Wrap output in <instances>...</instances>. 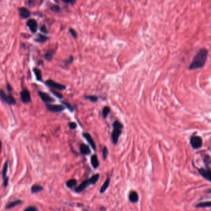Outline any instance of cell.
I'll return each instance as SVG.
<instances>
[{
	"instance_id": "6da1fadb",
	"label": "cell",
	"mask_w": 211,
	"mask_h": 211,
	"mask_svg": "<svg viewBox=\"0 0 211 211\" xmlns=\"http://www.w3.org/2000/svg\"><path fill=\"white\" fill-rule=\"evenodd\" d=\"M209 55V51L205 48L200 49L193 59L191 63L189 64V70H195L203 68L206 63Z\"/></svg>"
},
{
	"instance_id": "7a4b0ae2",
	"label": "cell",
	"mask_w": 211,
	"mask_h": 211,
	"mask_svg": "<svg viewBox=\"0 0 211 211\" xmlns=\"http://www.w3.org/2000/svg\"><path fill=\"white\" fill-rule=\"evenodd\" d=\"M113 131L111 135L112 143L114 145H116L118 143L120 136L122 133V129L123 125L119 121H115L113 123Z\"/></svg>"
},
{
	"instance_id": "3957f363",
	"label": "cell",
	"mask_w": 211,
	"mask_h": 211,
	"mask_svg": "<svg viewBox=\"0 0 211 211\" xmlns=\"http://www.w3.org/2000/svg\"><path fill=\"white\" fill-rule=\"evenodd\" d=\"M100 178V175L99 173H97L95 175H93L91 178H89L87 180H84L81 184L79 185V186L75 188V191L76 193H80L83 191L84 189L88 188L90 185H93L96 184L98 182Z\"/></svg>"
},
{
	"instance_id": "277c9868",
	"label": "cell",
	"mask_w": 211,
	"mask_h": 211,
	"mask_svg": "<svg viewBox=\"0 0 211 211\" xmlns=\"http://www.w3.org/2000/svg\"><path fill=\"white\" fill-rule=\"evenodd\" d=\"M0 99H1L4 103H5L9 105H14L16 103V99L13 95L11 94H6L5 91L3 90H0Z\"/></svg>"
},
{
	"instance_id": "5b68a950",
	"label": "cell",
	"mask_w": 211,
	"mask_h": 211,
	"mask_svg": "<svg viewBox=\"0 0 211 211\" xmlns=\"http://www.w3.org/2000/svg\"><path fill=\"white\" fill-rule=\"evenodd\" d=\"M190 144L194 149H199L202 146V139L200 136H193L190 138Z\"/></svg>"
},
{
	"instance_id": "8992f818",
	"label": "cell",
	"mask_w": 211,
	"mask_h": 211,
	"mask_svg": "<svg viewBox=\"0 0 211 211\" xmlns=\"http://www.w3.org/2000/svg\"><path fill=\"white\" fill-rule=\"evenodd\" d=\"M45 84L47 85V86H48V87L54 88V89H57V90H59V91H64L66 89V86H64V85L56 83V82H55V81L51 80V79L47 80L45 82Z\"/></svg>"
},
{
	"instance_id": "52a82bcc",
	"label": "cell",
	"mask_w": 211,
	"mask_h": 211,
	"mask_svg": "<svg viewBox=\"0 0 211 211\" xmlns=\"http://www.w3.org/2000/svg\"><path fill=\"white\" fill-rule=\"evenodd\" d=\"M46 107L48 110L53 113H60L65 110V107L62 105H52L50 103H47Z\"/></svg>"
},
{
	"instance_id": "ba28073f",
	"label": "cell",
	"mask_w": 211,
	"mask_h": 211,
	"mask_svg": "<svg viewBox=\"0 0 211 211\" xmlns=\"http://www.w3.org/2000/svg\"><path fill=\"white\" fill-rule=\"evenodd\" d=\"M38 95L43 102L46 103H51L54 102L55 101V99L53 98V97H51L49 94H47L46 92H44L42 91H39Z\"/></svg>"
},
{
	"instance_id": "9c48e42d",
	"label": "cell",
	"mask_w": 211,
	"mask_h": 211,
	"mask_svg": "<svg viewBox=\"0 0 211 211\" xmlns=\"http://www.w3.org/2000/svg\"><path fill=\"white\" fill-rule=\"evenodd\" d=\"M21 100L24 103H29L31 102V97L29 91L26 89H24L20 93Z\"/></svg>"
},
{
	"instance_id": "30bf717a",
	"label": "cell",
	"mask_w": 211,
	"mask_h": 211,
	"mask_svg": "<svg viewBox=\"0 0 211 211\" xmlns=\"http://www.w3.org/2000/svg\"><path fill=\"white\" fill-rule=\"evenodd\" d=\"M27 26L29 27L30 31L32 33L35 34L38 29V23L34 19H29L26 22Z\"/></svg>"
},
{
	"instance_id": "8fae6325",
	"label": "cell",
	"mask_w": 211,
	"mask_h": 211,
	"mask_svg": "<svg viewBox=\"0 0 211 211\" xmlns=\"http://www.w3.org/2000/svg\"><path fill=\"white\" fill-rule=\"evenodd\" d=\"M198 172L200 175L209 181H211V175H210V168H201L198 169Z\"/></svg>"
},
{
	"instance_id": "7c38bea8",
	"label": "cell",
	"mask_w": 211,
	"mask_h": 211,
	"mask_svg": "<svg viewBox=\"0 0 211 211\" xmlns=\"http://www.w3.org/2000/svg\"><path fill=\"white\" fill-rule=\"evenodd\" d=\"M19 13L20 17L22 19L29 18L30 16V11L26 7L19 8Z\"/></svg>"
},
{
	"instance_id": "4fadbf2b",
	"label": "cell",
	"mask_w": 211,
	"mask_h": 211,
	"mask_svg": "<svg viewBox=\"0 0 211 211\" xmlns=\"http://www.w3.org/2000/svg\"><path fill=\"white\" fill-rule=\"evenodd\" d=\"M83 137H84V138L86 139V140L88 142V143L91 145L92 148L94 150H95L96 149V145H95V143L94 139H92V136L87 133H83Z\"/></svg>"
},
{
	"instance_id": "5bb4252c",
	"label": "cell",
	"mask_w": 211,
	"mask_h": 211,
	"mask_svg": "<svg viewBox=\"0 0 211 211\" xmlns=\"http://www.w3.org/2000/svg\"><path fill=\"white\" fill-rule=\"evenodd\" d=\"M80 152L82 155L88 156L91 153V151L89 145L85 144H81L80 145Z\"/></svg>"
},
{
	"instance_id": "9a60e30c",
	"label": "cell",
	"mask_w": 211,
	"mask_h": 211,
	"mask_svg": "<svg viewBox=\"0 0 211 211\" xmlns=\"http://www.w3.org/2000/svg\"><path fill=\"white\" fill-rule=\"evenodd\" d=\"M139 195L137 194V192L135 191H131L130 193L129 194V200L133 204L137 203V202L139 201Z\"/></svg>"
},
{
	"instance_id": "2e32d148",
	"label": "cell",
	"mask_w": 211,
	"mask_h": 211,
	"mask_svg": "<svg viewBox=\"0 0 211 211\" xmlns=\"http://www.w3.org/2000/svg\"><path fill=\"white\" fill-rule=\"evenodd\" d=\"M91 165H92L93 168L94 169H96L99 167V166L100 165V162L98 159V157H97V155L95 154H94L91 156Z\"/></svg>"
},
{
	"instance_id": "e0dca14e",
	"label": "cell",
	"mask_w": 211,
	"mask_h": 211,
	"mask_svg": "<svg viewBox=\"0 0 211 211\" xmlns=\"http://www.w3.org/2000/svg\"><path fill=\"white\" fill-rule=\"evenodd\" d=\"M43 190V186H42L41 185H34L32 186L31 189H30L31 193L33 194L40 193V192L42 191Z\"/></svg>"
},
{
	"instance_id": "ac0fdd59",
	"label": "cell",
	"mask_w": 211,
	"mask_h": 211,
	"mask_svg": "<svg viewBox=\"0 0 211 211\" xmlns=\"http://www.w3.org/2000/svg\"><path fill=\"white\" fill-rule=\"evenodd\" d=\"M22 200H16L14 201L13 202H11L10 203L8 204L6 206V209H13L14 208H15L16 206H18L19 204H21L22 203Z\"/></svg>"
},
{
	"instance_id": "d6986e66",
	"label": "cell",
	"mask_w": 211,
	"mask_h": 211,
	"mask_svg": "<svg viewBox=\"0 0 211 211\" xmlns=\"http://www.w3.org/2000/svg\"><path fill=\"white\" fill-rule=\"evenodd\" d=\"M33 71L35 75L36 79L38 81H42V72L39 68H34L33 69Z\"/></svg>"
},
{
	"instance_id": "ffe728a7",
	"label": "cell",
	"mask_w": 211,
	"mask_h": 211,
	"mask_svg": "<svg viewBox=\"0 0 211 211\" xmlns=\"http://www.w3.org/2000/svg\"><path fill=\"white\" fill-rule=\"evenodd\" d=\"M77 184H78V182H77V180L76 179L69 180L66 182V186H67V188L70 189H72L73 188H74Z\"/></svg>"
},
{
	"instance_id": "44dd1931",
	"label": "cell",
	"mask_w": 211,
	"mask_h": 211,
	"mask_svg": "<svg viewBox=\"0 0 211 211\" xmlns=\"http://www.w3.org/2000/svg\"><path fill=\"white\" fill-rule=\"evenodd\" d=\"M110 179L109 178H108L107 179L105 180V183H103V185L102 186L100 189V193L102 194L105 191L107 190V189L108 188V186L110 185Z\"/></svg>"
},
{
	"instance_id": "7402d4cb",
	"label": "cell",
	"mask_w": 211,
	"mask_h": 211,
	"mask_svg": "<svg viewBox=\"0 0 211 211\" xmlns=\"http://www.w3.org/2000/svg\"><path fill=\"white\" fill-rule=\"evenodd\" d=\"M48 39V37H47L46 35H44L42 34H39L37 37V38L35 39V40L39 43H43L47 41Z\"/></svg>"
},
{
	"instance_id": "603a6c76",
	"label": "cell",
	"mask_w": 211,
	"mask_h": 211,
	"mask_svg": "<svg viewBox=\"0 0 211 211\" xmlns=\"http://www.w3.org/2000/svg\"><path fill=\"white\" fill-rule=\"evenodd\" d=\"M211 202L210 201L204 202H200L196 206V208H210Z\"/></svg>"
},
{
	"instance_id": "cb8c5ba5",
	"label": "cell",
	"mask_w": 211,
	"mask_h": 211,
	"mask_svg": "<svg viewBox=\"0 0 211 211\" xmlns=\"http://www.w3.org/2000/svg\"><path fill=\"white\" fill-rule=\"evenodd\" d=\"M8 167H9V163L8 162H6L5 165H4L3 167V172H2V178L3 180H5L6 178H7V170H8Z\"/></svg>"
},
{
	"instance_id": "d4e9b609",
	"label": "cell",
	"mask_w": 211,
	"mask_h": 211,
	"mask_svg": "<svg viewBox=\"0 0 211 211\" xmlns=\"http://www.w3.org/2000/svg\"><path fill=\"white\" fill-rule=\"evenodd\" d=\"M55 53V50H49L48 51H47L45 55V58L46 59V60L47 61H51L53 57V55Z\"/></svg>"
},
{
	"instance_id": "484cf974",
	"label": "cell",
	"mask_w": 211,
	"mask_h": 211,
	"mask_svg": "<svg viewBox=\"0 0 211 211\" xmlns=\"http://www.w3.org/2000/svg\"><path fill=\"white\" fill-rule=\"evenodd\" d=\"M110 112H111V109L108 106L104 107V108H103V110H102V115H103V118H107V116L110 114Z\"/></svg>"
},
{
	"instance_id": "4316f807",
	"label": "cell",
	"mask_w": 211,
	"mask_h": 211,
	"mask_svg": "<svg viewBox=\"0 0 211 211\" xmlns=\"http://www.w3.org/2000/svg\"><path fill=\"white\" fill-rule=\"evenodd\" d=\"M204 163L207 168H210V157L209 155H205L204 157Z\"/></svg>"
},
{
	"instance_id": "83f0119b",
	"label": "cell",
	"mask_w": 211,
	"mask_h": 211,
	"mask_svg": "<svg viewBox=\"0 0 211 211\" xmlns=\"http://www.w3.org/2000/svg\"><path fill=\"white\" fill-rule=\"evenodd\" d=\"M85 99L90 100L91 102H93V103L97 102L99 100L98 97L95 96V95H87V96L85 97Z\"/></svg>"
},
{
	"instance_id": "f1b7e54d",
	"label": "cell",
	"mask_w": 211,
	"mask_h": 211,
	"mask_svg": "<svg viewBox=\"0 0 211 211\" xmlns=\"http://www.w3.org/2000/svg\"><path fill=\"white\" fill-rule=\"evenodd\" d=\"M102 156H103V159L104 160H106V159H107V157L108 155V149L107 147H103V148L102 149Z\"/></svg>"
},
{
	"instance_id": "f546056e",
	"label": "cell",
	"mask_w": 211,
	"mask_h": 211,
	"mask_svg": "<svg viewBox=\"0 0 211 211\" xmlns=\"http://www.w3.org/2000/svg\"><path fill=\"white\" fill-rule=\"evenodd\" d=\"M62 102V103L64 105V106H65V108L66 107V108L69 110H70L71 112H73V111H74V108L73 107L71 104L68 103H67V102Z\"/></svg>"
},
{
	"instance_id": "4dcf8cb0",
	"label": "cell",
	"mask_w": 211,
	"mask_h": 211,
	"mask_svg": "<svg viewBox=\"0 0 211 211\" xmlns=\"http://www.w3.org/2000/svg\"><path fill=\"white\" fill-rule=\"evenodd\" d=\"M69 32H70L71 35L74 39H76L77 37H78V33H77V32L74 29H72V28H70V29H69Z\"/></svg>"
},
{
	"instance_id": "1f68e13d",
	"label": "cell",
	"mask_w": 211,
	"mask_h": 211,
	"mask_svg": "<svg viewBox=\"0 0 211 211\" xmlns=\"http://www.w3.org/2000/svg\"><path fill=\"white\" fill-rule=\"evenodd\" d=\"M62 1L66 4H68V5H74L77 0H62Z\"/></svg>"
},
{
	"instance_id": "d6a6232c",
	"label": "cell",
	"mask_w": 211,
	"mask_h": 211,
	"mask_svg": "<svg viewBox=\"0 0 211 211\" xmlns=\"http://www.w3.org/2000/svg\"><path fill=\"white\" fill-rule=\"evenodd\" d=\"M51 9L55 13H58L60 11V7L57 5H54L51 7Z\"/></svg>"
},
{
	"instance_id": "836d02e7",
	"label": "cell",
	"mask_w": 211,
	"mask_h": 211,
	"mask_svg": "<svg viewBox=\"0 0 211 211\" xmlns=\"http://www.w3.org/2000/svg\"><path fill=\"white\" fill-rule=\"evenodd\" d=\"M24 210L25 211H37V210H38V209L34 206H29V207H28V208L24 209Z\"/></svg>"
},
{
	"instance_id": "e575fe53",
	"label": "cell",
	"mask_w": 211,
	"mask_h": 211,
	"mask_svg": "<svg viewBox=\"0 0 211 211\" xmlns=\"http://www.w3.org/2000/svg\"><path fill=\"white\" fill-rule=\"evenodd\" d=\"M69 128H70L71 129H75L77 128V124L74 122H71L68 124Z\"/></svg>"
},
{
	"instance_id": "d590c367",
	"label": "cell",
	"mask_w": 211,
	"mask_h": 211,
	"mask_svg": "<svg viewBox=\"0 0 211 211\" xmlns=\"http://www.w3.org/2000/svg\"><path fill=\"white\" fill-rule=\"evenodd\" d=\"M51 92L53 93V95H55L56 97H58V99H62L63 98V95L62 94H61L60 93L57 92H56V91H53V90H51Z\"/></svg>"
},
{
	"instance_id": "8d00e7d4",
	"label": "cell",
	"mask_w": 211,
	"mask_h": 211,
	"mask_svg": "<svg viewBox=\"0 0 211 211\" xmlns=\"http://www.w3.org/2000/svg\"><path fill=\"white\" fill-rule=\"evenodd\" d=\"M73 61H74V57L72 56H71L70 58L66 62V65H70V64H71L73 62Z\"/></svg>"
},
{
	"instance_id": "74e56055",
	"label": "cell",
	"mask_w": 211,
	"mask_h": 211,
	"mask_svg": "<svg viewBox=\"0 0 211 211\" xmlns=\"http://www.w3.org/2000/svg\"><path fill=\"white\" fill-rule=\"evenodd\" d=\"M40 30H41V31L45 34H48V30H47V27L45 25H43L41 27H40Z\"/></svg>"
},
{
	"instance_id": "f35d334b",
	"label": "cell",
	"mask_w": 211,
	"mask_h": 211,
	"mask_svg": "<svg viewBox=\"0 0 211 211\" xmlns=\"http://www.w3.org/2000/svg\"><path fill=\"white\" fill-rule=\"evenodd\" d=\"M6 87H7V90L9 91L10 93H11V92L13 91V87H12V86H11L10 84H7V86H6Z\"/></svg>"
},
{
	"instance_id": "ab89813d",
	"label": "cell",
	"mask_w": 211,
	"mask_h": 211,
	"mask_svg": "<svg viewBox=\"0 0 211 211\" xmlns=\"http://www.w3.org/2000/svg\"><path fill=\"white\" fill-rule=\"evenodd\" d=\"M4 180V186H5V187H6V186H7V185H8V181H9V178L7 177V178H5V180Z\"/></svg>"
},
{
	"instance_id": "60d3db41",
	"label": "cell",
	"mask_w": 211,
	"mask_h": 211,
	"mask_svg": "<svg viewBox=\"0 0 211 211\" xmlns=\"http://www.w3.org/2000/svg\"><path fill=\"white\" fill-rule=\"evenodd\" d=\"M1 146H2V143L1 141H0V152H1Z\"/></svg>"
}]
</instances>
